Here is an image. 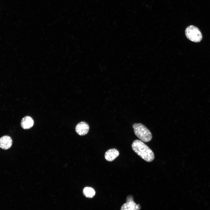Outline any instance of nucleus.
<instances>
[{
	"label": "nucleus",
	"mask_w": 210,
	"mask_h": 210,
	"mask_svg": "<svg viewBox=\"0 0 210 210\" xmlns=\"http://www.w3.org/2000/svg\"><path fill=\"white\" fill-rule=\"evenodd\" d=\"M132 147L134 152L146 161L150 162L154 159V155L152 150L141 141L135 140Z\"/></svg>",
	"instance_id": "nucleus-1"
},
{
	"label": "nucleus",
	"mask_w": 210,
	"mask_h": 210,
	"mask_svg": "<svg viewBox=\"0 0 210 210\" xmlns=\"http://www.w3.org/2000/svg\"><path fill=\"white\" fill-rule=\"evenodd\" d=\"M119 154V152L117 150L112 148L106 152L105 154V158L106 160L111 162L118 156Z\"/></svg>",
	"instance_id": "nucleus-7"
},
{
	"label": "nucleus",
	"mask_w": 210,
	"mask_h": 210,
	"mask_svg": "<svg viewBox=\"0 0 210 210\" xmlns=\"http://www.w3.org/2000/svg\"><path fill=\"white\" fill-rule=\"evenodd\" d=\"M34 124L32 118L29 116H26L22 118L21 122L22 127L24 129H28L32 127Z\"/></svg>",
	"instance_id": "nucleus-8"
},
{
	"label": "nucleus",
	"mask_w": 210,
	"mask_h": 210,
	"mask_svg": "<svg viewBox=\"0 0 210 210\" xmlns=\"http://www.w3.org/2000/svg\"><path fill=\"white\" fill-rule=\"evenodd\" d=\"M121 207L120 210H139L141 207L139 204H136L133 200L126 202Z\"/></svg>",
	"instance_id": "nucleus-6"
},
{
	"label": "nucleus",
	"mask_w": 210,
	"mask_h": 210,
	"mask_svg": "<svg viewBox=\"0 0 210 210\" xmlns=\"http://www.w3.org/2000/svg\"><path fill=\"white\" fill-rule=\"evenodd\" d=\"M185 33L187 38L192 41L199 42L202 39V36L201 31L194 26L191 25L188 27Z\"/></svg>",
	"instance_id": "nucleus-3"
},
{
	"label": "nucleus",
	"mask_w": 210,
	"mask_h": 210,
	"mask_svg": "<svg viewBox=\"0 0 210 210\" xmlns=\"http://www.w3.org/2000/svg\"><path fill=\"white\" fill-rule=\"evenodd\" d=\"M12 144V139L8 136H4L0 138V148L2 149L7 150L9 148Z\"/></svg>",
	"instance_id": "nucleus-5"
},
{
	"label": "nucleus",
	"mask_w": 210,
	"mask_h": 210,
	"mask_svg": "<svg viewBox=\"0 0 210 210\" xmlns=\"http://www.w3.org/2000/svg\"><path fill=\"white\" fill-rule=\"evenodd\" d=\"M83 192L84 195L88 198H92L95 194V191L94 189L89 187H86L84 188Z\"/></svg>",
	"instance_id": "nucleus-9"
},
{
	"label": "nucleus",
	"mask_w": 210,
	"mask_h": 210,
	"mask_svg": "<svg viewBox=\"0 0 210 210\" xmlns=\"http://www.w3.org/2000/svg\"><path fill=\"white\" fill-rule=\"evenodd\" d=\"M89 126L88 124L85 122H81L78 123L76 127V131L80 136L84 135L88 132Z\"/></svg>",
	"instance_id": "nucleus-4"
},
{
	"label": "nucleus",
	"mask_w": 210,
	"mask_h": 210,
	"mask_svg": "<svg viewBox=\"0 0 210 210\" xmlns=\"http://www.w3.org/2000/svg\"><path fill=\"white\" fill-rule=\"evenodd\" d=\"M134 132L135 135L142 141L147 142L152 138V134L149 130L141 123H135L133 124Z\"/></svg>",
	"instance_id": "nucleus-2"
}]
</instances>
